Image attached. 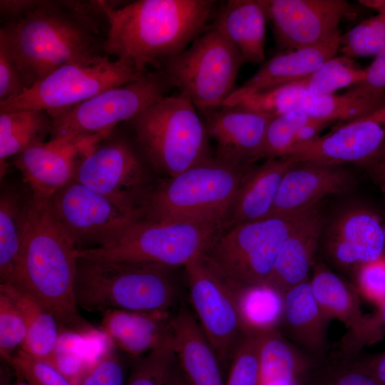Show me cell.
Masks as SVG:
<instances>
[{"instance_id": "obj_9", "label": "cell", "mask_w": 385, "mask_h": 385, "mask_svg": "<svg viewBox=\"0 0 385 385\" xmlns=\"http://www.w3.org/2000/svg\"><path fill=\"white\" fill-rule=\"evenodd\" d=\"M243 64L237 49L212 27L166 61L160 70L172 88H178L204 113L222 106L235 90Z\"/></svg>"}, {"instance_id": "obj_21", "label": "cell", "mask_w": 385, "mask_h": 385, "mask_svg": "<svg viewBox=\"0 0 385 385\" xmlns=\"http://www.w3.org/2000/svg\"><path fill=\"white\" fill-rule=\"evenodd\" d=\"M325 250L337 265L359 269L385 255V223L369 209L346 211L329 227Z\"/></svg>"}, {"instance_id": "obj_39", "label": "cell", "mask_w": 385, "mask_h": 385, "mask_svg": "<svg viewBox=\"0 0 385 385\" xmlns=\"http://www.w3.org/2000/svg\"><path fill=\"white\" fill-rule=\"evenodd\" d=\"M311 119L297 111L274 116L266 132L260 159L269 160L287 156L294 147L298 130Z\"/></svg>"}, {"instance_id": "obj_23", "label": "cell", "mask_w": 385, "mask_h": 385, "mask_svg": "<svg viewBox=\"0 0 385 385\" xmlns=\"http://www.w3.org/2000/svg\"><path fill=\"white\" fill-rule=\"evenodd\" d=\"M350 183L347 173L337 165L294 163L283 176L270 216L312 207L322 198L345 191Z\"/></svg>"}, {"instance_id": "obj_29", "label": "cell", "mask_w": 385, "mask_h": 385, "mask_svg": "<svg viewBox=\"0 0 385 385\" xmlns=\"http://www.w3.org/2000/svg\"><path fill=\"white\" fill-rule=\"evenodd\" d=\"M293 163L287 157L269 159L250 172L231 208L229 227L270 217L283 176Z\"/></svg>"}, {"instance_id": "obj_2", "label": "cell", "mask_w": 385, "mask_h": 385, "mask_svg": "<svg viewBox=\"0 0 385 385\" xmlns=\"http://www.w3.org/2000/svg\"><path fill=\"white\" fill-rule=\"evenodd\" d=\"M88 14L83 4L31 1L29 11L1 27L26 89L63 65L105 55Z\"/></svg>"}, {"instance_id": "obj_44", "label": "cell", "mask_w": 385, "mask_h": 385, "mask_svg": "<svg viewBox=\"0 0 385 385\" xmlns=\"http://www.w3.org/2000/svg\"><path fill=\"white\" fill-rule=\"evenodd\" d=\"M26 89L10 45L0 32V102L14 98Z\"/></svg>"}, {"instance_id": "obj_19", "label": "cell", "mask_w": 385, "mask_h": 385, "mask_svg": "<svg viewBox=\"0 0 385 385\" xmlns=\"http://www.w3.org/2000/svg\"><path fill=\"white\" fill-rule=\"evenodd\" d=\"M313 294L324 313L348 329L343 355L354 356L366 345L382 339V325L376 317L365 315L356 292L322 262L314 265L309 280Z\"/></svg>"}, {"instance_id": "obj_24", "label": "cell", "mask_w": 385, "mask_h": 385, "mask_svg": "<svg viewBox=\"0 0 385 385\" xmlns=\"http://www.w3.org/2000/svg\"><path fill=\"white\" fill-rule=\"evenodd\" d=\"M171 312L110 309L103 312L101 327L123 351L138 358L173 341Z\"/></svg>"}, {"instance_id": "obj_20", "label": "cell", "mask_w": 385, "mask_h": 385, "mask_svg": "<svg viewBox=\"0 0 385 385\" xmlns=\"http://www.w3.org/2000/svg\"><path fill=\"white\" fill-rule=\"evenodd\" d=\"M204 116L207 133L217 143L215 157L245 166L260 159L274 116L239 104L204 112Z\"/></svg>"}, {"instance_id": "obj_30", "label": "cell", "mask_w": 385, "mask_h": 385, "mask_svg": "<svg viewBox=\"0 0 385 385\" xmlns=\"http://www.w3.org/2000/svg\"><path fill=\"white\" fill-rule=\"evenodd\" d=\"M258 385H304L318 360L287 339L279 329L259 333Z\"/></svg>"}, {"instance_id": "obj_27", "label": "cell", "mask_w": 385, "mask_h": 385, "mask_svg": "<svg viewBox=\"0 0 385 385\" xmlns=\"http://www.w3.org/2000/svg\"><path fill=\"white\" fill-rule=\"evenodd\" d=\"M282 324L292 342L317 360L325 357L331 319L317 301L309 280L284 294Z\"/></svg>"}, {"instance_id": "obj_18", "label": "cell", "mask_w": 385, "mask_h": 385, "mask_svg": "<svg viewBox=\"0 0 385 385\" xmlns=\"http://www.w3.org/2000/svg\"><path fill=\"white\" fill-rule=\"evenodd\" d=\"M385 143V107L343 122L330 132L295 147L286 156L294 163L337 165L371 163Z\"/></svg>"}, {"instance_id": "obj_8", "label": "cell", "mask_w": 385, "mask_h": 385, "mask_svg": "<svg viewBox=\"0 0 385 385\" xmlns=\"http://www.w3.org/2000/svg\"><path fill=\"white\" fill-rule=\"evenodd\" d=\"M314 207L230 226L206 254L235 287L265 284L284 242Z\"/></svg>"}, {"instance_id": "obj_37", "label": "cell", "mask_w": 385, "mask_h": 385, "mask_svg": "<svg viewBox=\"0 0 385 385\" xmlns=\"http://www.w3.org/2000/svg\"><path fill=\"white\" fill-rule=\"evenodd\" d=\"M178 364L173 341L137 359L126 385H174Z\"/></svg>"}, {"instance_id": "obj_51", "label": "cell", "mask_w": 385, "mask_h": 385, "mask_svg": "<svg viewBox=\"0 0 385 385\" xmlns=\"http://www.w3.org/2000/svg\"><path fill=\"white\" fill-rule=\"evenodd\" d=\"M359 2L364 6L376 10L377 13L385 10V0H364Z\"/></svg>"}, {"instance_id": "obj_50", "label": "cell", "mask_w": 385, "mask_h": 385, "mask_svg": "<svg viewBox=\"0 0 385 385\" xmlns=\"http://www.w3.org/2000/svg\"><path fill=\"white\" fill-rule=\"evenodd\" d=\"M371 163L374 165L379 178L385 185V143Z\"/></svg>"}, {"instance_id": "obj_47", "label": "cell", "mask_w": 385, "mask_h": 385, "mask_svg": "<svg viewBox=\"0 0 385 385\" xmlns=\"http://www.w3.org/2000/svg\"><path fill=\"white\" fill-rule=\"evenodd\" d=\"M354 86L366 91L385 89V50L375 56L371 65L365 68L364 79Z\"/></svg>"}, {"instance_id": "obj_33", "label": "cell", "mask_w": 385, "mask_h": 385, "mask_svg": "<svg viewBox=\"0 0 385 385\" xmlns=\"http://www.w3.org/2000/svg\"><path fill=\"white\" fill-rule=\"evenodd\" d=\"M26 207L14 194L1 195L0 200L1 284H14L24 239Z\"/></svg>"}, {"instance_id": "obj_26", "label": "cell", "mask_w": 385, "mask_h": 385, "mask_svg": "<svg viewBox=\"0 0 385 385\" xmlns=\"http://www.w3.org/2000/svg\"><path fill=\"white\" fill-rule=\"evenodd\" d=\"M324 224L323 215L314 206L284 242L266 284L284 294L309 281Z\"/></svg>"}, {"instance_id": "obj_17", "label": "cell", "mask_w": 385, "mask_h": 385, "mask_svg": "<svg viewBox=\"0 0 385 385\" xmlns=\"http://www.w3.org/2000/svg\"><path fill=\"white\" fill-rule=\"evenodd\" d=\"M111 135L90 133L49 140L16 156L14 164L29 185L31 199L48 201L71 181L81 160Z\"/></svg>"}, {"instance_id": "obj_6", "label": "cell", "mask_w": 385, "mask_h": 385, "mask_svg": "<svg viewBox=\"0 0 385 385\" xmlns=\"http://www.w3.org/2000/svg\"><path fill=\"white\" fill-rule=\"evenodd\" d=\"M128 123L142 153L168 178L211 157L202 118L182 93L163 97Z\"/></svg>"}, {"instance_id": "obj_16", "label": "cell", "mask_w": 385, "mask_h": 385, "mask_svg": "<svg viewBox=\"0 0 385 385\" xmlns=\"http://www.w3.org/2000/svg\"><path fill=\"white\" fill-rule=\"evenodd\" d=\"M278 46L287 51L314 46L341 33L349 10L343 0H260Z\"/></svg>"}, {"instance_id": "obj_49", "label": "cell", "mask_w": 385, "mask_h": 385, "mask_svg": "<svg viewBox=\"0 0 385 385\" xmlns=\"http://www.w3.org/2000/svg\"><path fill=\"white\" fill-rule=\"evenodd\" d=\"M358 361L368 373L385 385V352L358 360Z\"/></svg>"}, {"instance_id": "obj_42", "label": "cell", "mask_w": 385, "mask_h": 385, "mask_svg": "<svg viewBox=\"0 0 385 385\" xmlns=\"http://www.w3.org/2000/svg\"><path fill=\"white\" fill-rule=\"evenodd\" d=\"M27 334V324L23 313L14 300L0 291V353L9 362L18 346H21Z\"/></svg>"}, {"instance_id": "obj_48", "label": "cell", "mask_w": 385, "mask_h": 385, "mask_svg": "<svg viewBox=\"0 0 385 385\" xmlns=\"http://www.w3.org/2000/svg\"><path fill=\"white\" fill-rule=\"evenodd\" d=\"M332 123L334 122L312 118L307 123L302 125L298 130L295 137L294 145L292 150L295 147L310 141L319 136V133Z\"/></svg>"}, {"instance_id": "obj_10", "label": "cell", "mask_w": 385, "mask_h": 385, "mask_svg": "<svg viewBox=\"0 0 385 385\" xmlns=\"http://www.w3.org/2000/svg\"><path fill=\"white\" fill-rule=\"evenodd\" d=\"M144 74L130 63L111 60L105 54L93 62L72 63L58 68L20 95L0 102V111L43 110L52 116Z\"/></svg>"}, {"instance_id": "obj_43", "label": "cell", "mask_w": 385, "mask_h": 385, "mask_svg": "<svg viewBox=\"0 0 385 385\" xmlns=\"http://www.w3.org/2000/svg\"><path fill=\"white\" fill-rule=\"evenodd\" d=\"M29 385H73L51 364L19 349L9 362Z\"/></svg>"}, {"instance_id": "obj_38", "label": "cell", "mask_w": 385, "mask_h": 385, "mask_svg": "<svg viewBox=\"0 0 385 385\" xmlns=\"http://www.w3.org/2000/svg\"><path fill=\"white\" fill-rule=\"evenodd\" d=\"M340 51L344 56L367 57L385 50V10L365 19L342 36Z\"/></svg>"}, {"instance_id": "obj_7", "label": "cell", "mask_w": 385, "mask_h": 385, "mask_svg": "<svg viewBox=\"0 0 385 385\" xmlns=\"http://www.w3.org/2000/svg\"><path fill=\"white\" fill-rule=\"evenodd\" d=\"M222 225L140 217L106 244L76 249V259L154 265L174 270L206 253Z\"/></svg>"}, {"instance_id": "obj_46", "label": "cell", "mask_w": 385, "mask_h": 385, "mask_svg": "<svg viewBox=\"0 0 385 385\" xmlns=\"http://www.w3.org/2000/svg\"><path fill=\"white\" fill-rule=\"evenodd\" d=\"M357 287L369 301L378 305L385 301V255L358 269Z\"/></svg>"}, {"instance_id": "obj_45", "label": "cell", "mask_w": 385, "mask_h": 385, "mask_svg": "<svg viewBox=\"0 0 385 385\" xmlns=\"http://www.w3.org/2000/svg\"><path fill=\"white\" fill-rule=\"evenodd\" d=\"M125 365L117 354L103 356L85 373L78 385H126Z\"/></svg>"}, {"instance_id": "obj_25", "label": "cell", "mask_w": 385, "mask_h": 385, "mask_svg": "<svg viewBox=\"0 0 385 385\" xmlns=\"http://www.w3.org/2000/svg\"><path fill=\"white\" fill-rule=\"evenodd\" d=\"M178 366L189 385H225L222 369L195 316L181 307L173 317Z\"/></svg>"}, {"instance_id": "obj_13", "label": "cell", "mask_w": 385, "mask_h": 385, "mask_svg": "<svg viewBox=\"0 0 385 385\" xmlns=\"http://www.w3.org/2000/svg\"><path fill=\"white\" fill-rule=\"evenodd\" d=\"M51 202L58 222L76 246L83 242L103 245L143 217L141 211L123 207L73 180L56 192Z\"/></svg>"}, {"instance_id": "obj_41", "label": "cell", "mask_w": 385, "mask_h": 385, "mask_svg": "<svg viewBox=\"0 0 385 385\" xmlns=\"http://www.w3.org/2000/svg\"><path fill=\"white\" fill-rule=\"evenodd\" d=\"M83 350V340L78 334L61 332L57 346L48 363L57 369L73 385H78L90 368Z\"/></svg>"}, {"instance_id": "obj_11", "label": "cell", "mask_w": 385, "mask_h": 385, "mask_svg": "<svg viewBox=\"0 0 385 385\" xmlns=\"http://www.w3.org/2000/svg\"><path fill=\"white\" fill-rule=\"evenodd\" d=\"M172 88L160 70L107 89L51 116L50 140H68L90 133L111 135L115 125L130 121L150 105L167 96Z\"/></svg>"}, {"instance_id": "obj_40", "label": "cell", "mask_w": 385, "mask_h": 385, "mask_svg": "<svg viewBox=\"0 0 385 385\" xmlns=\"http://www.w3.org/2000/svg\"><path fill=\"white\" fill-rule=\"evenodd\" d=\"M259 333L245 332L232 354L225 385H258Z\"/></svg>"}, {"instance_id": "obj_4", "label": "cell", "mask_w": 385, "mask_h": 385, "mask_svg": "<svg viewBox=\"0 0 385 385\" xmlns=\"http://www.w3.org/2000/svg\"><path fill=\"white\" fill-rule=\"evenodd\" d=\"M249 173L245 165L210 157L149 192L143 217L223 225Z\"/></svg>"}, {"instance_id": "obj_35", "label": "cell", "mask_w": 385, "mask_h": 385, "mask_svg": "<svg viewBox=\"0 0 385 385\" xmlns=\"http://www.w3.org/2000/svg\"><path fill=\"white\" fill-rule=\"evenodd\" d=\"M364 77L365 69L357 68L351 58L342 56L328 60L309 75L287 83L313 93L332 94L360 83Z\"/></svg>"}, {"instance_id": "obj_22", "label": "cell", "mask_w": 385, "mask_h": 385, "mask_svg": "<svg viewBox=\"0 0 385 385\" xmlns=\"http://www.w3.org/2000/svg\"><path fill=\"white\" fill-rule=\"evenodd\" d=\"M341 33L320 43L279 53L267 60L222 106H233L251 95L303 78L334 57L341 46Z\"/></svg>"}, {"instance_id": "obj_32", "label": "cell", "mask_w": 385, "mask_h": 385, "mask_svg": "<svg viewBox=\"0 0 385 385\" xmlns=\"http://www.w3.org/2000/svg\"><path fill=\"white\" fill-rule=\"evenodd\" d=\"M0 291L14 300L26 319L27 334L20 349L49 362L61 333L55 317L30 293L16 284H1Z\"/></svg>"}, {"instance_id": "obj_54", "label": "cell", "mask_w": 385, "mask_h": 385, "mask_svg": "<svg viewBox=\"0 0 385 385\" xmlns=\"http://www.w3.org/2000/svg\"><path fill=\"white\" fill-rule=\"evenodd\" d=\"M14 385H29L26 381L23 379V381H19Z\"/></svg>"}, {"instance_id": "obj_14", "label": "cell", "mask_w": 385, "mask_h": 385, "mask_svg": "<svg viewBox=\"0 0 385 385\" xmlns=\"http://www.w3.org/2000/svg\"><path fill=\"white\" fill-rule=\"evenodd\" d=\"M237 104L272 116L297 111L311 118L346 122L385 107V90L353 86L342 95L317 94L285 83L245 97Z\"/></svg>"}, {"instance_id": "obj_52", "label": "cell", "mask_w": 385, "mask_h": 385, "mask_svg": "<svg viewBox=\"0 0 385 385\" xmlns=\"http://www.w3.org/2000/svg\"><path fill=\"white\" fill-rule=\"evenodd\" d=\"M379 306V310L377 316L381 325L385 327V301Z\"/></svg>"}, {"instance_id": "obj_34", "label": "cell", "mask_w": 385, "mask_h": 385, "mask_svg": "<svg viewBox=\"0 0 385 385\" xmlns=\"http://www.w3.org/2000/svg\"><path fill=\"white\" fill-rule=\"evenodd\" d=\"M238 309L245 332L262 333L282 324L283 294L265 284L239 288Z\"/></svg>"}, {"instance_id": "obj_5", "label": "cell", "mask_w": 385, "mask_h": 385, "mask_svg": "<svg viewBox=\"0 0 385 385\" xmlns=\"http://www.w3.org/2000/svg\"><path fill=\"white\" fill-rule=\"evenodd\" d=\"M172 270L148 264L77 259V307L101 313L110 309L170 312L179 297Z\"/></svg>"}, {"instance_id": "obj_28", "label": "cell", "mask_w": 385, "mask_h": 385, "mask_svg": "<svg viewBox=\"0 0 385 385\" xmlns=\"http://www.w3.org/2000/svg\"><path fill=\"white\" fill-rule=\"evenodd\" d=\"M267 20L260 0H229L212 27L237 49L244 63H260L265 59Z\"/></svg>"}, {"instance_id": "obj_15", "label": "cell", "mask_w": 385, "mask_h": 385, "mask_svg": "<svg viewBox=\"0 0 385 385\" xmlns=\"http://www.w3.org/2000/svg\"><path fill=\"white\" fill-rule=\"evenodd\" d=\"M104 140L81 160L72 180L123 207L141 211L147 195L143 192L145 173L140 158L126 140Z\"/></svg>"}, {"instance_id": "obj_12", "label": "cell", "mask_w": 385, "mask_h": 385, "mask_svg": "<svg viewBox=\"0 0 385 385\" xmlns=\"http://www.w3.org/2000/svg\"><path fill=\"white\" fill-rule=\"evenodd\" d=\"M184 268L195 316L222 369H225L245 333L238 309L237 287L206 253L193 259Z\"/></svg>"}, {"instance_id": "obj_1", "label": "cell", "mask_w": 385, "mask_h": 385, "mask_svg": "<svg viewBox=\"0 0 385 385\" xmlns=\"http://www.w3.org/2000/svg\"><path fill=\"white\" fill-rule=\"evenodd\" d=\"M106 18V55L130 63L140 73L188 48L203 31L215 1L138 0L120 7L98 1Z\"/></svg>"}, {"instance_id": "obj_53", "label": "cell", "mask_w": 385, "mask_h": 385, "mask_svg": "<svg viewBox=\"0 0 385 385\" xmlns=\"http://www.w3.org/2000/svg\"><path fill=\"white\" fill-rule=\"evenodd\" d=\"M174 385H189L185 378L183 377V374H181L179 366L178 370L175 376V384Z\"/></svg>"}, {"instance_id": "obj_36", "label": "cell", "mask_w": 385, "mask_h": 385, "mask_svg": "<svg viewBox=\"0 0 385 385\" xmlns=\"http://www.w3.org/2000/svg\"><path fill=\"white\" fill-rule=\"evenodd\" d=\"M304 385H383L354 356L340 355L318 360Z\"/></svg>"}, {"instance_id": "obj_3", "label": "cell", "mask_w": 385, "mask_h": 385, "mask_svg": "<svg viewBox=\"0 0 385 385\" xmlns=\"http://www.w3.org/2000/svg\"><path fill=\"white\" fill-rule=\"evenodd\" d=\"M76 249L56 217L51 200L31 198L14 284L30 293L58 323L78 319L74 293Z\"/></svg>"}, {"instance_id": "obj_31", "label": "cell", "mask_w": 385, "mask_h": 385, "mask_svg": "<svg viewBox=\"0 0 385 385\" xmlns=\"http://www.w3.org/2000/svg\"><path fill=\"white\" fill-rule=\"evenodd\" d=\"M53 119L43 110L0 111V173L5 175L6 160L29 148L46 142L51 135Z\"/></svg>"}]
</instances>
